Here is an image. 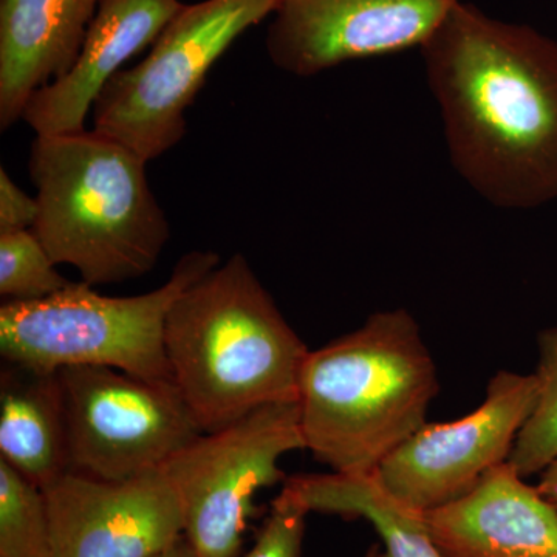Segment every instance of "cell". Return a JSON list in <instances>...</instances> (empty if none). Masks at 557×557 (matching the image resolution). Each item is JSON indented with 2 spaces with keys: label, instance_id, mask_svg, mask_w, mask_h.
<instances>
[{
  "label": "cell",
  "instance_id": "14",
  "mask_svg": "<svg viewBox=\"0 0 557 557\" xmlns=\"http://www.w3.org/2000/svg\"><path fill=\"white\" fill-rule=\"evenodd\" d=\"M101 0H0V129L75 64Z\"/></svg>",
  "mask_w": 557,
  "mask_h": 557
},
{
  "label": "cell",
  "instance_id": "13",
  "mask_svg": "<svg viewBox=\"0 0 557 557\" xmlns=\"http://www.w3.org/2000/svg\"><path fill=\"white\" fill-rule=\"evenodd\" d=\"M509 461L467 496L426 512L446 557H557V509Z\"/></svg>",
  "mask_w": 557,
  "mask_h": 557
},
{
  "label": "cell",
  "instance_id": "21",
  "mask_svg": "<svg viewBox=\"0 0 557 557\" xmlns=\"http://www.w3.org/2000/svg\"><path fill=\"white\" fill-rule=\"evenodd\" d=\"M39 203L14 183L5 168H0V234L35 228Z\"/></svg>",
  "mask_w": 557,
  "mask_h": 557
},
{
  "label": "cell",
  "instance_id": "9",
  "mask_svg": "<svg viewBox=\"0 0 557 557\" xmlns=\"http://www.w3.org/2000/svg\"><path fill=\"white\" fill-rule=\"evenodd\" d=\"M536 399L534 373L498 370L487 381L482 405L448 423L428 421L373 475L416 511L446 507L508 461Z\"/></svg>",
  "mask_w": 557,
  "mask_h": 557
},
{
  "label": "cell",
  "instance_id": "4",
  "mask_svg": "<svg viewBox=\"0 0 557 557\" xmlns=\"http://www.w3.org/2000/svg\"><path fill=\"white\" fill-rule=\"evenodd\" d=\"M146 164L94 129L36 135L28 160L39 203L33 231L57 265L78 270L91 287L153 270L171 226Z\"/></svg>",
  "mask_w": 557,
  "mask_h": 557
},
{
  "label": "cell",
  "instance_id": "5",
  "mask_svg": "<svg viewBox=\"0 0 557 557\" xmlns=\"http://www.w3.org/2000/svg\"><path fill=\"white\" fill-rule=\"evenodd\" d=\"M220 263L214 251H190L171 277L145 295L110 298L86 282L46 299L0 307V355L47 372L73 366L123 370L139 379L174 381L164 327L175 300Z\"/></svg>",
  "mask_w": 557,
  "mask_h": 557
},
{
  "label": "cell",
  "instance_id": "23",
  "mask_svg": "<svg viewBox=\"0 0 557 557\" xmlns=\"http://www.w3.org/2000/svg\"><path fill=\"white\" fill-rule=\"evenodd\" d=\"M153 557H200L197 555L196 549L189 544L188 539L183 536L180 541L175 542L172 547L164 549L160 555Z\"/></svg>",
  "mask_w": 557,
  "mask_h": 557
},
{
  "label": "cell",
  "instance_id": "15",
  "mask_svg": "<svg viewBox=\"0 0 557 557\" xmlns=\"http://www.w3.org/2000/svg\"><path fill=\"white\" fill-rule=\"evenodd\" d=\"M0 460L40 491L70 471L67 417L58 372L3 361Z\"/></svg>",
  "mask_w": 557,
  "mask_h": 557
},
{
  "label": "cell",
  "instance_id": "6",
  "mask_svg": "<svg viewBox=\"0 0 557 557\" xmlns=\"http://www.w3.org/2000/svg\"><path fill=\"white\" fill-rule=\"evenodd\" d=\"M277 0H201L183 7L148 57L113 76L91 109L94 131L148 163L186 134L194 104L215 62L249 28L273 16Z\"/></svg>",
  "mask_w": 557,
  "mask_h": 557
},
{
  "label": "cell",
  "instance_id": "18",
  "mask_svg": "<svg viewBox=\"0 0 557 557\" xmlns=\"http://www.w3.org/2000/svg\"><path fill=\"white\" fill-rule=\"evenodd\" d=\"M0 557H53L42 491L2 460Z\"/></svg>",
  "mask_w": 557,
  "mask_h": 557
},
{
  "label": "cell",
  "instance_id": "8",
  "mask_svg": "<svg viewBox=\"0 0 557 557\" xmlns=\"http://www.w3.org/2000/svg\"><path fill=\"white\" fill-rule=\"evenodd\" d=\"M67 417L70 471L121 482L161 469L203 434L174 381L123 370H58Z\"/></svg>",
  "mask_w": 557,
  "mask_h": 557
},
{
  "label": "cell",
  "instance_id": "19",
  "mask_svg": "<svg viewBox=\"0 0 557 557\" xmlns=\"http://www.w3.org/2000/svg\"><path fill=\"white\" fill-rule=\"evenodd\" d=\"M35 231L0 234V296L30 302L57 295L72 281L62 276Z\"/></svg>",
  "mask_w": 557,
  "mask_h": 557
},
{
  "label": "cell",
  "instance_id": "16",
  "mask_svg": "<svg viewBox=\"0 0 557 557\" xmlns=\"http://www.w3.org/2000/svg\"><path fill=\"white\" fill-rule=\"evenodd\" d=\"M284 486L309 512L366 520L383 542V557H446L426 515L392 497L373 474H298Z\"/></svg>",
  "mask_w": 557,
  "mask_h": 557
},
{
  "label": "cell",
  "instance_id": "10",
  "mask_svg": "<svg viewBox=\"0 0 557 557\" xmlns=\"http://www.w3.org/2000/svg\"><path fill=\"white\" fill-rule=\"evenodd\" d=\"M460 0H277L265 47L299 78L421 49Z\"/></svg>",
  "mask_w": 557,
  "mask_h": 557
},
{
  "label": "cell",
  "instance_id": "1",
  "mask_svg": "<svg viewBox=\"0 0 557 557\" xmlns=\"http://www.w3.org/2000/svg\"><path fill=\"white\" fill-rule=\"evenodd\" d=\"M450 163L487 203L557 200V42L458 2L421 47Z\"/></svg>",
  "mask_w": 557,
  "mask_h": 557
},
{
  "label": "cell",
  "instance_id": "2",
  "mask_svg": "<svg viewBox=\"0 0 557 557\" xmlns=\"http://www.w3.org/2000/svg\"><path fill=\"white\" fill-rule=\"evenodd\" d=\"M438 370L417 319L381 310L310 350L299 381L304 445L332 472L370 475L428 423Z\"/></svg>",
  "mask_w": 557,
  "mask_h": 557
},
{
  "label": "cell",
  "instance_id": "11",
  "mask_svg": "<svg viewBox=\"0 0 557 557\" xmlns=\"http://www.w3.org/2000/svg\"><path fill=\"white\" fill-rule=\"evenodd\" d=\"M42 494L53 557H153L185 536L163 469L121 482L69 471Z\"/></svg>",
  "mask_w": 557,
  "mask_h": 557
},
{
  "label": "cell",
  "instance_id": "3",
  "mask_svg": "<svg viewBox=\"0 0 557 557\" xmlns=\"http://www.w3.org/2000/svg\"><path fill=\"white\" fill-rule=\"evenodd\" d=\"M172 380L203 432L298 401L309 347L240 252L175 300L164 327Z\"/></svg>",
  "mask_w": 557,
  "mask_h": 557
},
{
  "label": "cell",
  "instance_id": "20",
  "mask_svg": "<svg viewBox=\"0 0 557 557\" xmlns=\"http://www.w3.org/2000/svg\"><path fill=\"white\" fill-rule=\"evenodd\" d=\"M310 512L287 487L271 504L255 545L237 557H299Z\"/></svg>",
  "mask_w": 557,
  "mask_h": 557
},
{
  "label": "cell",
  "instance_id": "17",
  "mask_svg": "<svg viewBox=\"0 0 557 557\" xmlns=\"http://www.w3.org/2000/svg\"><path fill=\"white\" fill-rule=\"evenodd\" d=\"M537 399L508 461L522 478L541 475L557 460V324L539 332Z\"/></svg>",
  "mask_w": 557,
  "mask_h": 557
},
{
  "label": "cell",
  "instance_id": "12",
  "mask_svg": "<svg viewBox=\"0 0 557 557\" xmlns=\"http://www.w3.org/2000/svg\"><path fill=\"white\" fill-rule=\"evenodd\" d=\"M183 7L182 0H101L75 64L33 95L22 120L36 135L86 129L102 89L126 62L152 47Z\"/></svg>",
  "mask_w": 557,
  "mask_h": 557
},
{
  "label": "cell",
  "instance_id": "22",
  "mask_svg": "<svg viewBox=\"0 0 557 557\" xmlns=\"http://www.w3.org/2000/svg\"><path fill=\"white\" fill-rule=\"evenodd\" d=\"M537 487L542 496L557 509V460L539 475Z\"/></svg>",
  "mask_w": 557,
  "mask_h": 557
},
{
  "label": "cell",
  "instance_id": "24",
  "mask_svg": "<svg viewBox=\"0 0 557 557\" xmlns=\"http://www.w3.org/2000/svg\"><path fill=\"white\" fill-rule=\"evenodd\" d=\"M362 557H383V548L379 544L372 545Z\"/></svg>",
  "mask_w": 557,
  "mask_h": 557
},
{
  "label": "cell",
  "instance_id": "7",
  "mask_svg": "<svg viewBox=\"0 0 557 557\" xmlns=\"http://www.w3.org/2000/svg\"><path fill=\"white\" fill-rule=\"evenodd\" d=\"M306 445L298 401L274 403L203 432L161 468L177 490L197 555H240L256 494L285 480L278 461Z\"/></svg>",
  "mask_w": 557,
  "mask_h": 557
}]
</instances>
